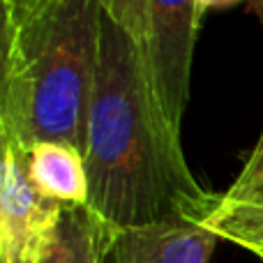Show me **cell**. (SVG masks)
<instances>
[{
	"label": "cell",
	"mask_w": 263,
	"mask_h": 263,
	"mask_svg": "<svg viewBox=\"0 0 263 263\" xmlns=\"http://www.w3.org/2000/svg\"><path fill=\"white\" fill-rule=\"evenodd\" d=\"M83 159L88 208L109 231L203 222L222 196L192 173L180 134L159 109L143 51L106 14Z\"/></svg>",
	"instance_id": "obj_1"
},
{
	"label": "cell",
	"mask_w": 263,
	"mask_h": 263,
	"mask_svg": "<svg viewBox=\"0 0 263 263\" xmlns=\"http://www.w3.org/2000/svg\"><path fill=\"white\" fill-rule=\"evenodd\" d=\"M97 0L3 3L0 141H63L86 153L100 55Z\"/></svg>",
	"instance_id": "obj_2"
},
{
	"label": "cell",
	"mask_w": 263,
	"mask_h": 263,
	"mask_svg": "<svg viewBox=\"0 0 263 263\" xmlns=\"http://www.w3.org/2000/svg\"><path fill=\"white\" fill-rule=\"evenodd\" d=\"M199 26L201 12L196 0H148L143 58L159 109L178 134L190 100V74Z\"/></svg>",
	"instance_id": "obj_3"
},
{
	"label": "cell",
	"mask_w": 263,
	"mask_h": 263,
	"mask_svg": "<svg viewBox=\"0 0 263 263\" xmlns=\"http://www.w3.org/2000/svg\"><path fill=\"white\" fill-rule=\"evenodd\" d=\"M3 143L0 180V263H42L55 236L63 203L46 199L28 176L26 150Z\"/></svg>",
	"instance_id": "obj_4"
},
{
	"label": "cell",
	"mask_w": 263,
	"mask_h": 263,
	"mask_svg": "<svg viewBox=\"0 0 263 263\" xmlns=\"http://www.w3.org/2000/svg\"><path fill=\"white\" fill-rule=\"evenodd\" d=\"M219 238L201 222H168L111 231L102 263H210Z\"/></svg>",
	"instance_id": "obj_5"
},
{
	"label": "cell",
	"mask_w": 263,
	"mask_h": 263,
	"mask_svg": "<svg viewBox=\"0 0 263 263\" xmlns=\"http://www.w3.org/2000/svg\"><path fill=\"white\" fill-rule=\"evenodd\" d=\"M32 185L63 205H88V171L83 153L63 141H40L26 153Z\"/></svg>",
	"instance_id": "obj_6"
},
{
	"label": "cell",
	"mask_w": 263,
	"mask_h": 263,
	"mask_svg": "<svg viewBox=\"0 0 263 263\" xmlns=\"http://www.w3.org/2000/svg\"><path fill=\"white\" fill-rule=\"evenodd\" d=\"M109 233L88 205H65L42 263H102Z\"/></svg>",
	"instance_id": "obj_7"
},
{
	"label": "cell",
	"mask_w": 263,
	"mask_h": 263,
	"mask_svg": "<svg viewBox=\"0 0 263 263\" xmlns=\"http://www.w3.org/2000/svg\"><path fill=\"white\" fill-rule=\"evenodd\" d=\"M201 224L219 240L245 247L256 256L263 254V201H229L222 194Z\"/></svg>",
	"instance_id": "obj_8"
},
{
	"label": "cell",
	"mask_w": 263,
	"mask_h": 263,
	"mask_svg": "<svg viewBox=\"0 0 263 263\" xmlns=\"http://www.w3.org/2000/svg\"><path fill=\"white\" fill-rule=\"evenodd\" d=\"M256 12V18L261 21L263 28V0H254L252 3ZM224 199L229 201H263V132L256 141L254 150L250 153L245 166L236 176L233 185L224 192Z\"/></svg>",
	"instance_id": "obj_9"
},
{
	"label": "cell",
	"mask_w": 263,
	"mask_h": 263,
	"mask_svg": "<svg viewBox=\"0 0 263 263\" xmlns=\"http://www.w3.org/2000/svg\"><path fill=\"white\" fill-rule=\"evenodd\" d=\"M102 14L136 42L141 51L148 40V0H97Z\"/></svg>",
	"instance_id": "obj_10"
},
{
	"label": "cell",
	"mask_w": 263,
	"mask_h": 263,
	"mask_svg": "<svg viewBox=\"0 0 263 263\" xmlns=\"http://www.w3.org/2000/svg\"><path fill=\"white\" fill-rule=\"evenodd\" d=\"M196 3H199V12H201V16H203V12H208V9L231 7V5L240 3V0H196Z\"/></svg>",
	"instance_id": "obj_11"
},
{
	"label": "cell",
	"mask_w": 263,
	"mask_h": 263,
	"mask_svg": "<svg viewBox=\"0 0 263 263\" xmlns=\"http://www.w3.org/2000/svg\"><path fill=\"white\" fill-rule=\"evenodd\" d=\"M5 5H16V7H28V5H35L40 0H3Z\"/></svg>",
	"instance_id": "obj_12"
},
{
	"label": "cell",
	"mask_w": 263,
	"mask_h": 263,
	"mask_svg": "<svg viewBox=\"0 0 263 263\" xmlns=\"http://www.w3.org/2000/svg\"><path fill=\"white\" fill-rule=\"evenodd\" d=\"M259 259H261V261H263V254H259Z\"/></svg>",
	"instance_id": "obj_13"
}]
</instances>
